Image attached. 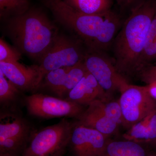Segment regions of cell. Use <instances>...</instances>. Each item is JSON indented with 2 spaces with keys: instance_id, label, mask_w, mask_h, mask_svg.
Returning a JSON list of instances; mask_svg holds the SVG:
<instances>
[{
  "instance_id": "obj_1",
  "label": "cell",
  "mask_w": 156,
  "mask_h": 156,
  "mask_svg": "<svg viewBox=\"0 0 156 156\" xmlns=\"http://www.w3.org/2000/svg\"><path fill=\"white\" fill-rule=\"evenodd\" d=\"M57 22L76 34L87 49L105 52L112 46L122 21L109 10L97 14L80 13L64 0H43Z\"/></svg>"
},
{
  "instance_id": "obj_2",
  "label": "cell",
  "mask_w": 156,
  "mask_h": 156,
  "mask_svg": "<svg viewBox=\"0 0 156 156\" xmlns=\"http://www.w3.org/2000/svg\"><path fill=\"white\" fill-rule=\"evenodd\" d=\"M155 10V0H143L131 9L115 38L114 62L117 71L125 77L135 74Z\"/></svg>"
},
{
  "instance_id": "obj_3",
  "label": "cell",
  "mask_w": 156,
  "mask_h": 156,
  "mask_svg": "<svg viewBox=\"0 0 156 156\" xmlns=\"http://www.w3.org/2000/svg\"><path fill=\"white\" fill-rule=\"evenodd\" d=\"M8 20L6 30L17 49L38 62L58 35L56 26L40 9H30Z\"/></svg>"
},
{
  "instance_id": "obj_4",
  "label": "cell",
  "mask_w": 156,
  "mask_h": 156,
  "mask_svg": "<svg viewBox=\"0 0 156 156\" xmlns=\"http://www.w3.org/2000/svg\"><path fill=\"white\" fill-rule=\"evenodd\" d=\"M74 125L64 118L56 124L34 131L22 156H64Z\"/></svg>"
},
{
  "instance_id": "obj_5",
  "label": "cell",
  "mask_w": 156,
  "mask_h": 156,
  "mask_svg": "<svg viewBox=\"0 0 156 156\" xmlns=\"http://www.w3.org/2000/svg\"><path fill=\"white\" fill-rule=\"evenodd\" d=\"M78 39L73 40L62 35L56 37L50 49L39 61L38 88L45 76L53 70L73 67L84 61L87 48Z\"/></svg>"
},
{
  "instance_id": "obj_6",
  "label": "cell",
  "mask_w": 156,
  "mask_h": 156,
  "mask_svg": "<svg viewBox=\"0 0 156 156\" xmlns=\"http://www.w3.org/2000/svg\"><path fill=\"white\" fill-rule=\"evenodd\" d=\"M0 156H22L34 131L19 115L1 112Z\"/></svg>"
},
{
  "instance_id": "obj_7",
  "label": "cell",
  "mask_w": 156,
  "mask_h": 156,
  "mask_svg": "<svg viewBox=\"0 0 156 156\" xmlns=\"http://www.w3.org/2000/svg\"><path fill=\"white\" fill-rule=\"evenodd\" d=\"M119 99L122 124L127 128L156 112V99L151 94L148 85L128 84L121 92Z\"/></svg>"
},
{
  "instance_id": "obj_8",
  "label": "cell",
  "mask_w": 156,
  "mask_h": 156,
  "mask_svg": "<svg viewBox=\"0 0 156 156\" xmlns=\"http://www.w3.org/2000/svg\"><path fill=\"white\" fill-rule=\"evenodd\" d=\"M77 118L76 122L99 131L108 137L122 124V112L119 101L97 100L87 106Z\"/></svg>"
},
{
  "instance_id": "obj_9",
  "label": "cell",
  "mask_w": 156,
  "mask_h": 156,
  "mask_svg": "<svg viewBox=\"0 0 156 156\" xmlns=\"http://www.w3.org/2000/svg\"><path fill=\"white\" fill-rule=\"evenodd\" d=\"M84 62L88 72L111 97L115 92H122L129 84L104 51L87 48Z\"/></svg>"
},
{
  "instance_id": "obj_10",
  "label": "cell",
  "mask_w": 156,
  "mask_h": 156,
  "mask_svg": "<svg viewBox=\"0 0 156 156\" xmlns=\"http://www.w3.org/2000/svg\"><path fill=\"white\" fill-rule=\"evenodd\" d=\"M24 104L30 115L44 119L59 117L77 119L85 106L60 98L35 93L24 98Z\"/></svg>"
},
{
  "instance_id": "obj_11",
  "label": "cell",
  "mask_w": 156,
  "mask_h": 156,
  "mask_svg": "<svg viewBox=\"0 0 156 156\" xmlns=\"http://www.w3.org/2000/svg\"><path fill=\"white\" fill-rule=\"evenodd\" d=\"M108 137L97 130L75 122L68 151L71 156H99L105 147Z\"/></svg>"
},
{
  "instance_id": "obj_12",
  "label": "cell",
  "mask_w": 156,
  "mask_h": 156,
  "mask_svg": "<svg viewBox=\"0 0 156 156\" xmlns=\"http://www.w3.org/2000/svg\"><path fill=\"white\" fill-rule=\"evenodd\" d=\"M0 70L20 91H34L38 89V65L25 66L18 62H0Z\"/></svg>"
},
{
  "instance_id": "obj_13",
  "label": "cell",
  "mask_w": 156,
  "mask_h": 156,
  "mask_svg": "<svg viewBox=\"0 0 156 156\" xmlns=\"http://www.w3.org/2000/svg\"><path fill=\"white\" fill-rule=\"evenodd\" d=\"M111 98L101 88L93 76L88 72L69 92L65 99L85 107L88 106L95 101L110 100Z\"/></svg>"
},
{
  "instance_id": "obj_14",
  "label": "cell",
  "mask_w": 156,
  "mask_h": 156,
  "mask_svg": "<svg viewBox=\"0 0 156 156\" xmlns=\"http://www.w3.org/2000/svg\"><path fill=\"white\" fill-rule=\"evenodd\" d=\"M127 140L148 145L156 140V112L132 126L124 135Z\"/></svg>"
},
{
  "instance_id": "obj_15",
  "label": "cell",
  "mask_w": 156,
  "mask_h": 156,
  "mask_svg": "<svg viewBox=\"0 0 156 156\" xmlns=\"http://www.w3.org/2000/svg\"><path fill=\"white\" fill-rule=\"evenodd\" d=\"M99 156H147L145 148L138 143L130 140H108Z\"/></svg>"
},
{
  "instance_id": "obj_16",
  "label": "cell",
  "mask_w": 156,
  "mask_h": 156,
  "mask_svg": "<svg viewBox=\"0 0 156 156\" xmlns=\"http://www.w3.org/2000/svg\"><path fill=\"white\" fill-rule=\"evenodd\" d=\"M155 13L151 23L144 48L136 64L135 74H139L156 61V2Z\"/></svg>"
},
{
  "instance_id": "obj_17",
  "label": "cell",
  "mask_w": 156,
  "mask_h": 156,
  "mask_svg": "<svg viewBox=\"0 0 156 156\" xmlns=\"http://www.w3.org/2000/svg\"><path fill=\"white\" fill-rule=\"evenodd\" d=\"M76 11L87 14H97L111 10L112 0H64Z\"/></svg>"
},
{
  "instance_id": "obj_18",
  "label": "cell",
  "mask_w": 156,
  "mask_h": 156,
  "mask_svg": "<svg viewBox=\"0 0 156 156\" xmlns=\"http://www.w3.org/2000/svg\"><path fill=\"white\" fill-rule=\"evenodd\" d=\"M88 73L84 62L71 67L67 73L63 86L57 96L66 99L69 92L76 86Z\"/></svg>"
},
{
  "instance_id": "obj_19",
  "label": "cell",
  "mask_w": 156,
  "mask_h": 156,
  "mask_svg": "<svg viewBox=\"0 0 156 156\" xmlns=\"http://www.w3.org/2000/svg\"><path fill=\"white\" fill-rule=\"evenodd\" d=\"M30 9L29 0H0V16L5 19L22 15Z\"/></svg>"
},
{
  "instance_id": "obj_20",
  "label": "cell",
  "mask_w": 156,
  "mask_h": 156,
  "mask_svg": "<svg viewBox=\"0 0 156 156\" xmlns=\"http://www.w3.org/2000/svg\"><path fill=\"white\" fill-rule=\"evenodd\" d=\"M72 67H64L53 70L45 76L43 87L57 95L63 86L67 73Z\"/></svg>"
},
{
  "instance_id": "obj_21",
  "label": "cell",
  "mask_w": 156,
  "mask_h": 156,
  "mask_svg": "<svg viewBox=\"0 0 156 156\" xmlns=\"http://www.w3.org/2000/svg\"><path fill=\"white\" fill-rule=\"evenodd\" d=\"M20 90L5 76L0 70V103L9 106L17 100Z\"/></svg>"
},
{
  "instance_id": "obj_22",
  "label": "cell",
  "mask_w": 156,
  "mask_h": 156,
  "mask_svg": "<svg viewBox=\"0 0 156 156\" xmlns=\"http://www.w3.org/2000/svg\"><path fill=\"white\" fill-rule=\"evenodd\" d=\"M21 57L19 50L11 48L2 39H0V62H17Z\"/></svg>"
},
{
  "instance_id": "obj_23",
  "label": "cell",
  "mask_w": 156,
  "mask_h": 156,
  "mask_svg": "<svg viewBox=\"0 0 156 156\" xmlns=\"http://www.w3.org/2000/svg\"><path fill=\"white\" fill-rule=\"evenodd\" d=\"M143 82L148 84L156 81V65H153L146 68L139 74Z\"/></svg>"
},
{
  "instance_id": "obj_24",
  "label": "cell",
  "mask_w": 156,
  "mask_h": 156,
  "mask_svg": "<svg viewBox=\"0 0 156 156\" xmlns=\"http://www.w3.org/2000/svg\"><path fill=\"white\" fill-rule=\"evenodd\" d=\"M118 5L123 9L131 8V9L143 0H116Z\"/></svg>"
},
{
  "instance_id": "obj_25",
  "label": "cell",
  "mask_w": 156,
  "mask_h": 156,
  "mask_svg": "<svg viewBox=\"0 0 156 156\" xmlns=\"http://www.w3.org/2000/svg\"><path fill=\"white\" fill-rule=\"evenodd\" d=\"M147 85L151 94L156 99V81Z\"/></svg>"
},
{
  "instance_id": "obj_26",
  "label": "cell",
  "mask_w": 156,
  "mask_h": 156,
  "mask_svg": "<svg viewBox=\"0 0 156 156\" xmlns=\"http://www.w3.org/2000/svg\"><path fill=\"white\" fill-rule=\"evenodd\" d=\"M149 145L151 147L156 148V140L153 141V142L151 143L150 144H149Z\"/></svg>"
},
{
  "instance_id": "obj_27",
  "label": "cell",
  "mask_w": 156,
  "mask_h": 156,
  "mask_svg": "<svg viewBox=\"0 0 156 156\" xmlns=\"http://www.w3.org/2000/svg\"><path fill=\"white\" fill-rule=\"evenodd\" d=\"M148 156H156V154H151Z\"/></svg>"
},
{
  "instance_id": "obj_28",
  "label": "cell",
  "mask_w": 156,
  "mask_h": 156,
  "mask_svg": "<svg viewBox=\"0 0 156 156\" xmlns=\"http://www.w3.org/2000/svg\"><path fill=\"white\" fill-rule=\"evenodd\" d=\"M156 2V0H155Z\"/></svg>"
}]
</instances>
